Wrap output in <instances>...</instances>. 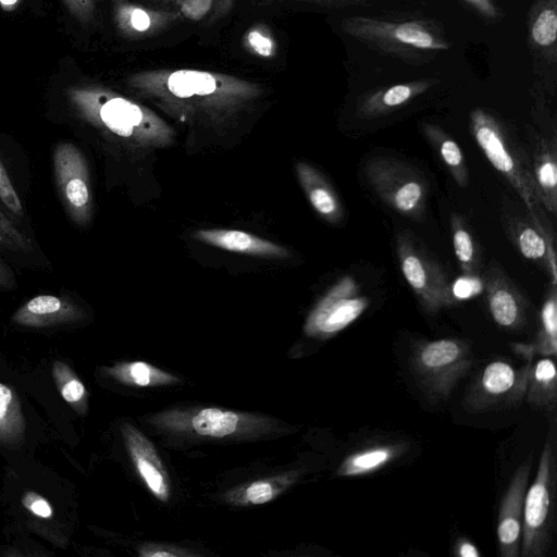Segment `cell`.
<instances>
[{
  "mask_svg": "<svg viewBox=\"0 0 557 557\" xmlns=\"http://www.w3.org/2000/svg\"><path fill=\"white\" fill-rule=\"evenodd\" d=\"M126 85L180 122L211 126L232 122L265 92L258 83L197 69L144 70L129 75Z\"/></svg>",
  "mask_w": 557,
  "mask_h": 557,
  "instance_id": "6da1fadb",
  "label": "cell"
},
{
  "mask_svg": "<svg viewBox=\"0 0 557 557\" xmlns=\"http://www.w3.org/2000/svg\"><path fill=\"white\" fill-rule=\"evenodd\" d=\"M67 95L78 116L109 138L145 148L174 140V129L154 111L108 88L78 86Z\"/></svg>",
  "mask_w": 557,
  "mask_h": 557,
  "instance_id": "7a4b0ae2",
  "label": "cell"
},
{
  "mask_svg": "<svg viewBox=\"0 0 557 557\" xmlns=\"http://www.w3.org/2000/svg\"><path fill=\"white\" fill-rule=\"evenodd\" d=\"M341 29L368 48L410 64H424L450 48L442 27L433 20H386L352 15L341 22Z\"/></svg>",
  "mask_w": 557,
  "mask_h": 557,
  "instance_id": "3957f363",
  "label": "cell"
},
{
  "mask_svg": "<svg viewBox=\"0 0 557 557\" xmlns=\"http://www.w3.org/2000/svg\"><path fill=\"white\" fill-rule=\"evenodd\" d=\"M470 131L484 156L512 186L524 207L530 211L541 208L531 159L504 124L488 111L475 108L470 113Z\"/></svg>",
  "mask_w": 557,
  "mask_h": 557,
  "instance_id": "277c9868",
  "label": "cell"
},
{
  "mask_svg": "<svg viewBox=\"0 0 557 557\" xmlns=\"http://www.w3.org/2000/svg\"><path fill=\"white\" fill-rule=\"evenodd\" d=\"M556 503L554 436L547 434L535 478L523 500L520 556L545 557L552 546Z\"/></svg>",
  "mask_w": 557,
  "mask_h": 557,
  "instance_id": "5b68a950",
  "label": "cell"
},
{
  "mask_svg": "<svg viewBox=\"0 0 557 557\" xmlns=\"http://www.w3.org/2000/svg\"><path fill=\"white\" fill-rule=\"evenodd\" d=\"M470 345L458 338L419 343L410 366L417 382L431 397L443 398L468 373L472 364Z\"/></svg>",
  "mask_w": 557,
  "mask_h": 557,
  "instance_id": "8992f818",
  "label": "cell"
},
{
  "mask_svg": "<svg viewBox=\"0 0 557 557\" xmlns=\"http://www.w3.org/2000/svg\"><path fill=\"white\" fill-rule=\"evenodd\" d=\"M374 193L399 214L418 219L425 208L428 186L410 164L389 157H373L363 166Z\"/></svg>",
  "mask_w": 557,
  "mask_h": 557,
  "instance_id": "52a82bcc",
  "label": "cell"
},
{
  "mask_svg": "<svg viewBox=\"0 0 557 557\" xmlns=\"http://www.w3.org/2000/svg\"><path fill=\"white\" fill-rule=\"evenodd\" d=\"M396 253L401 273L423 309L435 313L455 305L443 268L408 232L396 237Z\"/></svg>",
  "mask_w": 557,
  "mask_h": 557,
  "instance_id": "ba28073f",
  "label": "cell"
},
{
  "mask_svg": "<svg viewBox=\"0 0 557 557\" xmlns=\"http://www.w3.org/2000/svg\"><path fill=\"white\" fill-rule=\"evenodd\" d=\"M532 357L519 369L505 360L487 363L473 379L465 396L471 412L507 408L522 400L527 393Z\"/></svg>",
  "mask_w": 557,
  "mask_h": 557,
  "instance_id": "9c48e42d",
  "label": "cell"
},
{
  "mask_svg": "<svg viewBox=\"0 0 557 557\" xmlns=\"http://www.w3.org/2000/svg\"><path fill=\"white\" fill-rule=\"evenodd\" d=\"M53 172L66 212L76 224L87 225L92 214V194L85 156L72 143L58 144L53 151Z\"/></svg>",
  "mask_w": 557,
  "mask_h": 557,
  "instance_id": "30bf717a",
  "label": "cell"
},
{
  "mask_svg": "<svg viewBox=\"0 0 557 557\" xmlns=\"http://www.w3.org/2000/svg\"><path fill=\"white\" fill-rule=\"evenodd\" d=\"M525 210V214L512 209L503 212L506 233L520 253L540 264L556 285V252L549 221L542 214L541 208Z\"/></svg>",
  "mask_w": 557,
  "mask_h": 557,
  "instance_id": "8fae6325",
  "label": "cell"
},
{
  "mask_svg": "<svg viewBox=\"0 0 557 557\" xmlns=\"http://www.w3.org/2000/svg\"><path fill=\"white\" fill-rule=\"evenodd\" d=\"M369 300L359 293L350 276L339 280L309 314L305 330L309 335L327 337L347 327L367 309Z\"/></svg>",
  "mask_w": 557,
  "mask_h": 557,
  "instance_id": "7c38bea8",
  "label": "cell"
},
{
  "mask_svg": "<svg viewBox=\"0 0 557 557\" xmlns=\"http://www.w3.org/2000/svg\"><path fill=\"white\" fill-rule=\"evenodd\" d=\"M530 455L515 471L502 498L497 519V542L503 557H519L522 533L523 500L531 473Z\"/></svg>",
  "mask_w": 557,
  "mask_h": 557,
  "instance_id": "4fadbf2b",
  "label": "cell"
},
{
  "mask_svg": "<svg viewBox=\"0 0 557 557\" xmlns=\"http://www.w3.org/2000/svg\"><path fill=\"white\" fill-rule=\"evenodd\" d=\"M483 283L495 323L507 330H521L527 322L528 305L513 283L497 265L490 267Z\"/></svg>",
  "mask_w": 557,
  "mask_h": 557,
  "instance_id": "5bb4252c",
  "label": "cell"
},
{
  "mask_svg": "<svg viewBox=\"0 0 557 557\" xmlns=\"http://www.w3.org/2000/svg\"><path fill=\"white\" fill-rule=\"evenodd\" d=\"M112 7L117 30L132 40L153 37L180 21L176 11L148 8L129 0H112Z\"/></svg>",
  "mask_w": 557,
  "mask_h": 557,
  "instance_id": "9a60e30c",
  "label": "cell"
},
{
  "mask_svg": "<svg viewBox=\"0 0 557 557\" xmlns=\"http://www.w3.org/2000/svg\"><path fill=\"white\" fill-rule=\"evenodd\" d=\"M528 45L540 67L557 61V0H535L528 17Z\"/></svg>",
  "mask_w": 557,
  "mask_h": 557,
  "instance_id": "2e32d148",
  "label": "cell"
},
{
  "mask_svg": "<svg viewBox=\"0 0 557 557\" xmlns=\"http://www.w3.org/2000/svg\"><path fill=\"white\" fill-rule=\"evenodd\" d=\"M84 311L71 299L54 295H39L20 307L12 321L27 327H48L74 323L83 319Z\"/></svg>",
  "mask_w": 557,
  "mask_h": 557,
  "instance_id": "e0dca14e",
  "label": "cell"
},
{
  "mask_svg": "<svg viewBox=\"0 0 557 557\" xmlns=\"http://www.w3.org/2000/svg\"><path fill=\"white\" fill-rule=\"evenodd\" d=\"M194 237L198 242L232 252L273 259L289 257L285 247L244 231L206 228L196 231Z\"/></svg>",
  "mask_w": 557,
  "mask_h": 557,
  "instance_id": "ac0fdd59",
  "label": "cell"
},
{
  "mask_svg": "<svg viewBox=\"0 0 557 557\" xmlns=\"http://www.w3.org/2000/svg\"><path fill=\"white\" fill-rule=\"evenodd\" d=\"M123 433L138 473L158 499L166 500L169 497V484L161 460L152 444L128 424L123 428Z\"/></svg>",
  "mask_w": 557,
  "mask_h": 557,
  "instance_id": "d6986e66",
  "label": "cell"
},
{
  "mask_svg": "<svg viewBox=\"0 0 557 557\" xmlns=\"http://www.w3.org/2000/svg\"><path fill=\"white\" fill-rule=\"evenodd\" d=\"M295 170L314 211L329 223H339L344 216V209L337 193L324 175L305 161H298Z\"/></svg>",
  "mask_w": 557,
  "mask_h": 557,
  "instance_id": "ffe728a7",
  "label": "cell"
},
{
  "mask_svg": "<svg viewBox=\"0 0 557 557\" xmlns=\"http://www.w3.org/2000/svg\"><path fill=\"white\" fill-rule=\"evenodd\" d=\"M433 81L418 79L382 87L363 96L357 108L358 116L373 119L385 115L424 94Z\"/></svg>",
  "mask_w": 557,
  "mask_h": 557,
  "instance_id": "44dd1931",
  "label": "cell"
},
{
  "mask_svg": "<svg viewBox=\"0 0 557 557\" xmlns=\"http://www.w3.org/2000/svg\"><path fill=\"white\" fill-rule=\"evenodd\" d=\"M532 170L542 207L555 214L557 211V158L556 141L533 135Z\"/></svg>",
  "mask_w": 557,
  "mask_h": 557,
  "instance_id": "7402d4cb",
  "label": "cell"
},
{
  "mask_svg": "<svg viewBox=\"0 0 557 557\" xmlns=\"http://www.w3.org/2000/svg\"><path fill=\"white\" fill-rule=\"evenodd\" d=\"M527 398L533 406L552 411L557 400V373L554 359L543 356L530 366Z\"/></svg>",
  "mask_w": 557,
  "mask_h": 557,
  "instance_id": "603a6c76",
  "label": "cell"
},
{
  "mask_svg": "<svg viewBox=\"0 0 557 557\" xmlns=\"http://www.w3.org/2000/svg\"><path fill=\"white\" fill-rule=\"evenodd\" d=\"M400 453L397 445H377L356 451L343 460L337 469L341 476H359L385 467Z\"/></svg>",
  "mask_w": 557,
  "mask_h": 557,
  "instance_id": "cb8c5ba5",
  "label": "cell"
},
{
  "mask_svg": "<svg viewBox=\"0 0 557 557\" xmlns=\"http://www.w3.org/2000/svg\"><path fill=\"white\" fill-rule=\"evenodd\" d=\"M422 129L429 141L438 151L456 183L461 187L467 186L469 175L462 151L457 143L437 125L424 123Z\"/></svg>",
  "mask_w": 557,
  "mask_h": 557,
  "instance_id": "d4e9b609",
  "label": "cell"
},
{
  "mask_svg": "<svg viewBox=\"0 0 557 557\" xmlns=\"http://www.w3.org/2000/svg\"><path fill=\"white\" fill-rule=\"evenodd\" d=\"M25 429L26 423L17 394L0 382V443H21Z\"/></svg>",
  "mask_w": 557,
  "mask_h": 557,
  "instance_id": "484cf974",
  "label": "cell"
},
{
  "mask_svg": "<svg viewBox=\"0 0 557 557\" xmlns=\"http://www.w3.org/2000/svg\"><path fill=\"white\" fill-rule=\"evenodd\" d=\"M52 377L62 398L77 413L87 410V389L73 369L63 361L52 364Z\"/></svg>",
  "mask_w": 557,
  "mask_h": 557,
  "instance_id": "4316f807",
  "label": "cell"
},
{
  "mask_svg": "<svg viewBox=\"0 0 557 557\" xmlns=\"http://www.w3.org/2000/svg\"><path fill=\"white\" fill-rule=\"evenodd\" d=\"M238 422L239 416L233 411L205 408L193 417L191 428L199 435L224 437L236 431Z\"/></svg>",
  "mask_w": 557,
  "mask_h": 557,
  "instance_id": "83f0119b",
  "label": "cell"
},
{
  "mask_svg": "<svg viewBox=\"0 0 557 557\" xmlns=\"http://www.w3.org/2000/svg\"><path fill=\"white\" fill-rule=\"evenodd\" d=\"M106 371L120 382L137 386H152L175 381L168 373L143 361L116 364Z\"/></svg>",
  "mask_w": 557,
  "mask_h": 557,
  "instance_id": "f1b7e54d",
  "label": "cell"
},
{
  "mask_svg": "<svg viewBox=\"0 0 557 557\" xmlns=\"http://www.w3.org/2000/svg\"><path fill=\"white\" fill-rule=\"evenodd\" d=\"M534 352L542 356L554 357L557 351V297L556 285L550 288L541 309V327L535 344Z\"/></svg>",
  "mask_w": 557,
  "mask_h": 557,
  "instance_id": "f546056e",
  "label": "cell"
},
{
  "mask_svg": "<svg viewBox=\"0 0 557 557\" xmlns=\"http://www.w3.org/2000/svg\"><path fill=\"white\" fill-rule=\"evenodd\" d=\"M451 236L455 255L463 274L479 275V255L472 234L458 215L451 218Z\"/></svg>",
  "mask_w": 557,
  "mask_h": 557,
  "instance_id": "4dcf8cb0",
  "label": "cell"
},
{
  "mask_svg": "<svg viewBox=\"0 0 557 557\" xmlns=\"http://www.w3.org/2000/svg\"><path fill=\"white\" fill-rule=\"evenodd\" d=\"M243 44L248 52L263 59L273 58L277 51L275 37L264 24L249 27L243 37Z\"/></svg>",
  "mask_w": 557,
  "mask_h": 557,
  "instance_id": "1f68e13d",
  "label": "cell"
},
{
  "mask_svg": "<svg viewBox=\"0 0 557 557\" xmlns=\"http://www.w3.org/2000/svg\"><path fill=\"white\" fill-rule=\"evenodd\" d=\"M0 246L16 252L33 250L32 240L0 211Z\"/></svg>",
  "mask_w": 557,
  "mask_h": 557,
  "instance_id": "d6a6232c",
  "label": "cell"
},
{
  "mask_svg": "<svg viewBox=\"0 0 557 557\" xmlns=\"http://www.w3.org/2000/svg\"><path fill=\"white\" fill-rule=\"evenodd\" d=\"M483 289V278L479 275L462 274L450 284V295L455 304L457 301L468 300L475 297L481 294Z\"/></svg>",
  "mask_w": 557,
  "mask_h": 557,
  "instance_id": "836d02e7",
  "label": "cell"
},
{
  "mask_svg": "<svg viewBox=\"0 0 557 557\" xmlns=\"http://www.w3.org/2000/svg\"><path fill=\"white\" fill-rule=\"evenodd\" d=\"M0 200L16 216L24 215L22 201L0 160Z\"/></svg>",
  "mask_w": 557,
  "mask_h": 557,
  "instance_id": "e575fe53",
  "label": "cell"
},
{
  "mask_svg": "<svg viewBox=\"0 0 557 557\" xmlns=\"http://www.w3.org/2000/svg\"><path fill=\"white\" fill-rule=\"evenodd\" d=\"M23 507L34 516L41 519H49L53 516L51 504L37 492L27 491L22 495Z\"/></svg>",
  "mask_w": 557,
  "mask_h": 557,
  "instance_id": "d590c367",
  "label": "cell"
},
{
  "mask_svg": "<svg viewBox=\"0 0 557 557\" xmlns=\"http://www.w3.org/2000/svg\"><path fill=\"white\" fill-rule=\"evenodd\" d=\"M275 497L273 485L264 480L252 482L246 490V498L250 504L261 505Z\"/></svg>",
  "mask_w": 557,
  "mask_h": 557,
  "instance_id": "8d00e7d4",
  "label": "cell"
},
{
  "mask_svg": "<svg viewBox=\"0 0 557 557\" xmlns=\"http://www.w3.org/2000/svg\"><path fill=\"white\" fill-rule=\"evenodd\" d=\"M71 14L83 24L95 18L96 0H62Z\"/></svg>",
  "mask_w": 557,
  "mask_h": 557,
  "instance_id": "74e56055",
  "label": "cell"
},
{
  "mask_svg": "<svg viewBox=\"0 0 557 557\" xmlns=\"http://www.w3.org/2000/svg\"><path fill=\"white\" fill-rule=\"evenodd\" d=\"M212 1L213 0H185L182 3V11L188 16L200 17L203 13L211 10ZM216 2L223 12L228 10L220 0H216Z\"/></svg>",
  "mask_w": 557,
  "mask_h": 557,
  "instance_id": "f35d334b",
  "label": "cell"
},
{
  "mask_svg": "<svg viewBox=\"0 0 557 557\" xmlns=\"http://www.w3.org/2000/svg\"><path fill=\"white\" fill-rule=\"evenodd\" d=\"M479 15L486 20L497 21L500 17V11L492 0H463Z\"/></svg>",
  "mask_w": 557,
  "mask_h": 557,
  "instance_id": "ab89813d",
  "label": "cell"
},
{
  "mask_svg": "<svg viewBox=\"0 0 557 557\" xmlns=\"http://www.w3.org/2000/svg\"><path fill=\"white\" fill-rule=\"evenodd\" d=\"M284 2H308L324 7L343 8L348 5L368 4L376 0H281Z\"/></svg>",
  "mask_w": 557,
  "mask_h": 557,
  "instance_id": "60d3db41",
  "label": "cell"
},
{
  "mask_svg": "<svg viewBox=\"0 0 557 557\" xmlns=\"http://www.w3.org/2000/svg\"><path fill=\"white\" fill-rule=\"evenodd\" d=\"M457 554L460 557H478L480 556V552L476 547L467 540H460L457 545Z\"/></svg>",
  "mask_w": 557,
  "mask_h": 557,
  "instance_id": "b9f144b4",
  "label": "cell"
},
{
  "mask_svg": "<svg viewBox=\"0 0 557 557\" xmlns=\"http://www.w3.org/2000/svg\"><path fill=\"white\" fill-rule=\"evenodd\" d=\"M14 285V275L12 270L0 260V287L10 288Z\"/></svg>",
  "mask_w": 557,
  "mask_h": 557,
  "instance_id": "7bdbcfd3",
  "label": "cell"
},
{
  "mask_svg": "<svg viewBox=\"0 0 557 557\" xmlns=\"http://www.w3.org/2000/svg\"><path fill=\"white\" fill-rule=\"evenodd\" d=\"M22 0H0V5L4 11H13L18 7Z\"/></svg>",
  "mask_w": 557,
  "mask_h": 557,
  "instance_id": "ee69618b",
  "label": "cell"
},
{
  "mask_svg": "<svg viewBox=\"0 0 557 557\" xmlns=\"http://www.w3.org/2000/svg\"><path fill=\"white\" fill-rule=\"evenodd\" d=\"M141 555L148 557H164V556H176L175 553L166 552V550H156V552H143Z\"/></svg>",
  "mask_w": 557,
  "mask_h": 557,
  "instance_id": "f6af8a7d",
  "label": "cell"
},
{
  "mask_svg": "<svg viewBox=\"0 0 557 557\" xmlns=\"http://www.w3.org/2000/svg\"><path fill=\"white\" fill-rule=\"evenodd\" d=\"M273 1V0H272Z\"/></svg>",
  "mask_w": 557,
  "mask_h": 557,
  "instance_id": "bcb514c9",
  "label": "cell"
}]
</instances>
